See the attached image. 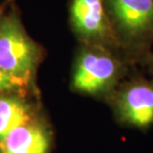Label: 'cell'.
Listing matches in <instances>:
<instances>
[{"mask_svg": "<svg viewBox=\"0 0 153 153\" xmlns=\"http://www.w3.org/2000/svg\"><path fill=\"white\" fill-rule=\"evenodd\" d=\"M135 69L111 49L81 43L73 64L71 88L105 105L117 85Z\"/></svg>", "mask_w": 153, "mask_h": 153, "instance_id": "cell-1", "label": "cell"}, {"mask_svg": "<svg viewBox=\"0 0 153 153\" xmlns=\"http://www.w3.org/2000/svg\"><path fill=\"white\" fill-rule=\"evenodd\" d=\"M122 56L141 66L152 52L153 0H103Z\"/></svg>", "mask_w": 153, "mask_h": 153, "instance_id": "cell-2", "label": "cell"}, {"mask_svg": "<svg viewBox=\"0 0 153 153\" xmlns=\"http://www.w3.org/2000/svg\"><path fill=\"white\" fill-rule=\"evenodd\" d=\"M105 105L120 127L147 132L153 127V76L135 69L117 85Z\"/></svg>", "mask_w": 153, "mask_h": 153, "instance_id": "cell-3", "label": "cell"}, {"mask_svg": "<svg viewBox=\"0 0 153 153\" xmlns=\"http://www.w3.org/2000/svg\"><path fill=\"white\" fill-rule=\"evenodd\" d=\"M42 56L41 48L27 35L19 18H0V69L29 84Z\"/></svg>", "mask_w": 153, "mask_h": 153, "instance_id": "cell-4", "label": "cell"}, {"mask_svg": "<svg viewBox=\"0 0 153 153\" xmlns=\"http://www.w3.org/2000/svg\"><path fill=\"white\" fill-rule=\"evenodd\" d=\"M69 13L72 30L81 43L102 46L122 56L103 0H71Z\"/></svg>", "mask_w": 153, "mask_h": 153, "instance_id": "cell-5", "label": "cell"}, {"mask_svg": "<svg viewBox=\"0 0 153 153\" xmlns=\"http://www.w3.org/2000/svg\"><path fill=\"white\" fill-rule=\"evenodd\" d=\"M52 136L42 120L32 119L13 128L0 141L2 153H49Z\"/></svg>", "mask_w": 153, "mask_h": 153, "instance_id": "cell-6", "label": "cell"}, {"mask_svg": "<svg viewBox=\"0 0 153 153\" xmlns=\"http://www.w3.org/2000/svg\"><path fill=\"white\" fill-rule=\"evenodd\" d=\"M34 119L30 105L21 97H0V141L13 128Z\"/></svg>", "mask_w": 153, "mask_h": 153, "instance_id": "cell-7", "label": "cell"}, {"mask_svg": "<svg viewBox=\"0 0 153 153\" xmlns=\"http://www.w3.org/2000/svg\"><path fill=\"white\" fill-rule=\"evenodd\" d=\"M26 85H28L26 82L7 74L0 69V93L19 90V88H25Z\"/></svg>", "mask_w": 153, "mask_h": 153, "instance_id": "cell-8", "label": "cell"}, {"mask_svg": "<svg viewBox=\"0 0 153 153\" xmlns=\"http://www.w3.org/2000/svg\"><path fill=\"white\" fill-rule=\"evenodd\" d=\"M141 67L145 70L148 75L153 76V52H151V53L145 58V60L143 61L141 64Z\"/></svg>", "mask_w": 153, "mask_h": 153, "instance_id": "cell-9", "label": "cell"}]
</instances>
